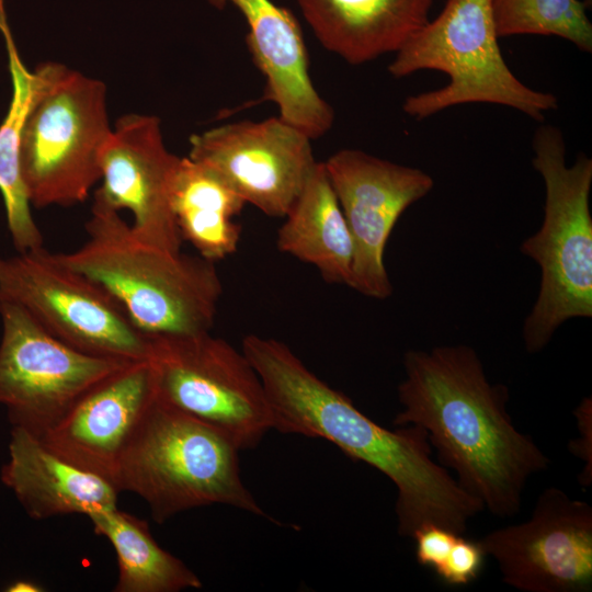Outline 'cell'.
I'll use <instances>...</instances> for the list:
<instances>
[{
    "label": "cell",
    "instance_id": "277c9868",
    "mask_svg": "<svg viewBox=\"0 0 592 592\" xmlns=\"http://www.w3.org/2000/svg\"><path fill=\"white\" fill-rule=\"evenodd\" d=\"M239 449L213 426L157 397L124 448L113 476L139 496L155 522L212 504L265 516L240 477Z\"/></svg>",
    "mask_w": 592,
    "mask_h": 592
},
{
    "label": "cell",
    "instance_id": "9c48e42d",
    "mask_svg": "<svg viewBox=\"0 0 592 592\" xmlns=\"http://www.w3.org/2000/svg\"><path fill=\"white\" fill-rule=\"evenodd\" d=\"M0 301L22 307L70 346L96 356L148 360L150 338L99 284L43 247L0 257Z\"/></svg>",
    "mask_w": 592,
    "mask_h": 592
},
{
    "label": "cell",
    "instance_id": "2e32d148",
    "mask_svg": "<svg viewBox=\"0 0 592 592\" xmlns=\"http://www.w3.org/2000/svg\"><path fill=\"white\" fill-rule=\"evenodd\" d=\"M206 1L218 10L234 5L247 22L248 47L265 77L263 99L311 139L323 136L333 125L334 113L310 79L306 45L294 14L272 0Z\"/></svg>",
    "mask_w": 592,
    "mask_h": 592
},
{
    "label": "cell",
    "instance_id": "7402d4cb",
    "mask_svg": "<svg viewBox=\"0 0 592 592\" xmlns=\"http://www.w3.org/2000/svg\"><path fill=\"white\" fill-rule=\"evenodd\" d=\"M88 517L94 533L115 550L118 576L114 592H180L203 587L196 573L156 542L145 520L117 506Z\"/></svg>",
    "mask_w": 592,
    "mask_h": 592
},
{
    "label": "cell",
    "instance_id": "603a6c76",
    "mask_svg": "<svg viewBox=\"0 0 592 592\" xmlns=\"http://www.w3.org/2000/svg\"><path fill=\"white\" fill-rule=\"evenodd\" d=\"M587 8L580 0H492L499 37L554 35L588 53L592 50V24Z\"/></svg>",
    "mask_w": 592,
    "mask_h": 592
},
{
    "label": "cell",
    "instance_id": "d4e9b609",
    "mask_svg": "<svg viewBox=\"0 0 592 592\" xmlns=\"http://www.w3.org/2000/svg\"><path fill=\"white\" fill-rule=\"evenodd\" d=\"M457 534L437 524L419 527L411 536L415 542V559L419 565L435 571L446 559Z\"/></svg>",
    "mask_w": 592,
    "mask_h": 592
},
{
    "label": "cell",
    "instance_id": "3957f363",
    "mask_svg": "<svg viewBox=\"0 0 592 592\" xmlns=\"http://www.w3.org/2000/svg\"><path fill=\"white\" fill-rule=\"evenodd\" d=\"M84 226V243L56 257L103 287L139 331H210L223 293L215 262L144 243L119 212L94 201Z\"/></svg>",
    "mask_w": 592,
    "mask_h": 592
},
{
    "label": "cell",
    "instance_id": "52a82bcc",
    "mask_svg": "<svg viewBox=\"0 0 592 592\" xmlns=\"http://www.w3.org/2000/svg\"><path fill=\"white\" fill-rule=\"evenodd\" d=\"M111 132L104 82L56 62L22 134L20 167L31 205L84 202L101 180V152Z\"/></svg>",
    "mask_w": 592,
    "mask_h": 592
},
{
    "label": "cell",
    "instance_id": "30bf717a",
    "mask_svg": "<svg viewBox=\"0 0 592 592\" xmlns=\"http://www.w3.org/2000/svg\"><path fill=\"white\" fill-rule=\"evenodd\" d=\"M0 403L12 426L38 436L91 386L129 362L81 352L22 307L0 301Z\"/></svg>",
    "mask_w": 592,
    "mask_h": 592
},
{
    "label": "cell",
    "instance_id": "6da1fadb",
    "mask_svg": "<svg viewBox=\"0 0 592 592\" xmlns=\"http://www.w3.org/2000/svg\"><path fill=\"white\" fill-rule=\"evenodd\" d=\"M241 350L263 384L274 430L325 439L394 482L400 536L411 537L426 524L464 535L468 522L485 510L446 468L433 460L432 446L422 428L380 426L278 340L249 334L242 340Z\"/></svg>",
    "mask_w": 592,
    "mask_h": 592
},
{
    "label": "cell",
    "instance_id": "d6986e66",
    "mask_svg": "<svg viewBox=\"0 0 592 592\" xmlns=\"http://www.w3.org/2000/svg\"><path fill=\"white\" fill-rule=\"evenodd\" d=\"M0 34L2 35L12 95L0 124V193L7 225L16 252L43 247V235L35 223L31 203L21 175L20 150L27 115L47 87L56 62H44L31 71L23 62L9 24L5 0H0Z\"/></svg>",
    "mask_w": 592,
    "mask_h": 592
},
{
    "label": "cell",
    "instance_id": "7a4b0ae2",
    "mask_svg": "<svg viewBox=\"0 0 592 592\" xmlns=\"http://www.w3.org/2000/svg\"><path fill=\"white\" fill-rule=\"evenodd\" d=\"M403 366L394 425L422 428L440 465L490 513H519L526 482L549 458L514 426L508 387L489 383L476 351L464 344L409 350Z\"/></svg>",
    "mask_w": 592,
    "mask_h": 592
},
{
    "label": "cell",
    "instance_id": "44dd1931",
    "mask_svg": "<svg viewBox=\"0 0 592 592\" xmlns=\"http://www.w3.org/2000/svg\"><path fill=\"white\" fill-rule=\"evenodd\" d=\"M171 204L182 240L201 257L216 263L237 251L241 227L234 218L246 202L216 172L182 157Z\"/></svg>",
    "mask_w": 592,
    "mask_h": 592
},
{
    "label": "cell",
    "instance_id": "484cf974",
    "mask_svg": "<svg viewBox=\"0 0 592 592\" xmlns=\"http://www.w3.org/2000/svg\"><path fill=\"white\" fill-rule=\"evenodd\" d=\"M579 436L569 442V451L584 463L579 483L588 487L592 482V401L585 397L574 410Z\"/></svg>",
    "mask_w": 592,
    "mask_h": 592
},
{
    "label": "cell",
    "instance_id": "ffe728a7",
    "mask_svg": "<svg viewBox=\"0 0 592 592\" xmlns=\"http://www.w3.org/2000/svg\"><path fill=\"white\" fill-rule=\"evenodd\" d=\"M284 217L280 251L314 265L325 281L350 286L353 241L323 162H317Z\"/></svg>",
    "mask_w": 592,
    "mask_h": 592
},
{
    "label": "cell",
    "instance_id": "ba28073f",
    "mask_svg": "<svg viewBox=\"0 0 592 592\" xmlns=\"http://www.w3.org/2000/svg\"><path fill=\"white\" fill-rule=\"evenodd\" d=\"M148 337L159 400L213 426L239 451L273 430L265 389L242 350L209 331Z\"/></svg>",
    "mask_w": 592,
    "mask_h": 592
},
{
    "label": "cell",
    "instance_id": "4fadbf2b",
    "mask_svg": "<svg viewBox=\"0 0 592 592\" xmlns=\"http://www.w3.org/2000/svg\"><path fill=\"white\" fill-rule=\"evenodd\" d=\"M503 581L524 592H588L592 588V508L555 487L538 497L530 519L480 540Z\"/></svg>",
    "mask_w": 592,
    "mask_h": 592
},
{
    "label": "cell",
    "instance_id": "8992f818",
    "mask_svg": "<svg viewBox=\"0 0 592 592\" xmlns=\"http://www.w3.org/2000/svg\"><path fill=\"white\" fill-rule=\"evenodd\" d=\"M492 0H447L442 12L411 36L389 64L402 78L419 70L446 73L437 90L408 96V115L423 119L455 105L490 103L517 110L536 121L558 107L557 98L531 89L506 65L499 46Z\"/></svg>",
    "mask_w": 592,
    "mask_h": 592
},
{
    "label": "cell",
    "instance_id": "ac0fdd59",
    "mask_svg": "<svg viewBox=\"0 0 592 592\" xmlns=\"http://www.w3.org/2000/svg\"><path fill=\"white\" fill-rule=\"evenodd\" d=\"M320 44L352 65L396 53L428 22L433 0H295Z\"/></svg>",
    "mask_w": 592,
    "mask_h": 592
},
{
    "label": "cell",
    "instance_id": "9a60e30c",
    "mask_svg": "<svg viewBox=\"0 0 592 592\" xmlns=\"http://www.w3.org/2000/svg\"><path fill=\"white\" fill-rule=\"evenodd\" d=\"M155 399L149 360L129 362L91 386L37 437L61 458L112 482L121 454Z\"/></svg>",
    "mask_w": 592,
    "mask_h": 592
},
{
    "label": "cell",
    "instance_id": "7c38bea8",
    "mask_svg": "<svg viewBox=\"0 0 592 592\" xmlns=\"http://www.w3.org/2000/svg\"><path fill=\"white\" fill-rule=\"evenodd\" d=\"M311 140L278 115L194 134L187 157L220 175L246 204L284 217L318 162Z\"/></svg>",
    "mask_w": 592,
    "mask_h": 592
},
{
    "label": "cell",
    "instance_id": "8fae6325",
    "mask_svg": "<svg viewBox=\"0 0 592 592\" xmlns=\"http://www.w3.org/2000/svg\"><path fill=\"white\" fill-rule=\"evenodd\" d=\"M353 241L350 287L385 299L392 293L384 254L402 213L433 187L430 174L357 149H342L323 162Z\"/></svg>",
    "mask_w": 592,
    "mask_h": 592
},
{
    "label": "cell",
    "instance_id": "cb8c5ba5",
    "mask_svg": "<svg viewBox=\"0 0 592 592\" xmlns=\"http://www.w3.org/2000/svg\"><path fill=\"white\" fill-rule=\"evenodd\" d=\"M486 556L479 540L458 535L445 561L434 572L447 585H467L479 577Z\"/></svg>",
    "mask_w": 592,
    "mask_h": 592
},
{
    "label": "cell",
    "instance_id": "5b68a950",
    "mask_svg": "<svg viewBox=\"0 0 592 592\" xmlns=\"http://www.w3.org/2000/svg\"><path fill=\"white\" fill-rule=\"evenodd\" d=\"M532 147V163L544 180L546 197L539 230L521 244V252L542 273L523 340L527 352L537 353L567 320L592 317V160L579 153L568 167L562 133L551 125L536 129Z\"/></svg>",
    "mask_w": 592,
    "mask_h": 592
},
{
    "label": "cell",
    "instance_id": "4316f807",
    "mask_svg": "<svg viewBox=\"0 0 592 592\" xmlns=\"http://www.w3.org/2000/svg\"><path fill=\"white\" fill-rule=\"evenodd\" d=\"M43 590L44 589H42L41 585L32 581H25V580L16 581L15 583L11 584L9 589H7V591H12V592H38Z\"/></svg>",
    "mask_w": 592,
    "mask_h": 592
},
{
    "label": "cell",
    "instance_id": "e0dca14e",
    "mask_svg": "<svg viewBox=\"0 0 592 592\" xmlns=\"http://www.w3.org/2000/svg\"><path fill=\"white\" fill-rule=\"evenodd\" d=\"M8 451L1 482L31 519L89 516L117 506L119 491L112 482L61 458L33 433L12 426Z\"/></svg>",
    "mask_w": 592,
    "mask_h": 592
},
{
    "label": "cell",
    "instance_id": "5bb4252c",
    "mask_svg": "<svg viewBox=\"0 0 592 592\" xmlns=\"http://www.w3.org/2000/svg\"><path fill=\"white\" fill-rule=\"evenodd\" d=\"M180 160L164 145L159 117L123 115L101 152L102 184L93 200L116 212L128 210L132 230L144 243L180 252L183 240L171 204Z\"/></svg>",
    "mask_w": 592,
    "mask_h": 592
}]
</instances>
